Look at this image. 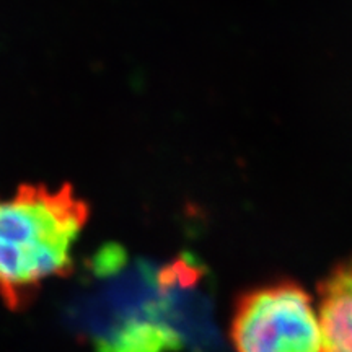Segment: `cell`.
Masks as SVG:
<instances>
[{
	"instance_id": "7a4b0ae2",
	"label": "cell",
	"mask_w": 352,
	"mask_h": 352,
	"mask_svg": "<svg viewBox=\"0 0 352 352\" xmlns=\"http://www.w3.org/2000/svg\"><path fill=\"white\" fill-rule=\"evenodd\" d=\"M88 214L70 184H21L0 197V298L10 310L28 307L46 279L69 274Z\"/></svg>"
},
{
	"instance_id": "277c9868",
	"label": "cell",
	"mask_w": 352,
	"mask_h": 352,
	"mask_svg": "<svg viewBox=\"0 0 352 352\" xmlns=\"http://www.w3.org/2000/svg\"><path fill=\"white\" fill-rule=\"evenodd\" d=\"M318 292L321 352H352V258L324 277Z\"/></svg>"
},
{
	"instance_id": "3957f363",
	"label": "cell",
	"mask_w": 352,
	"mask_h": 352,
	"mask_svg": "<svg viewBox=\"0 0 352 352\" xmlns=\"http://www.w3.org/2000/svg\"><path fill=\"white\" fill-rule=\"evenodd\" d=\"M232 341L236 352H321L318 310L289 280L248 290L233 311Z\"/></svg>"
},
{
	"instance_id": "6da1fadb",
	"label": "cell",
	"mask_w": 352,
	"mask_h": 352,
	"mask_svg": "<svg viewBox=\"0 0 352 352\" xmlns=\"http://www.w3.org/2000/svg\"><path fill=\"white\" fill-rule=\"evenodd\" d=\"M91 284L74 323L96 352H178L184 340L173 292L155 264L131 261L120 245L100 248L87 263Z\"/></svg>"
}]
</instances>
